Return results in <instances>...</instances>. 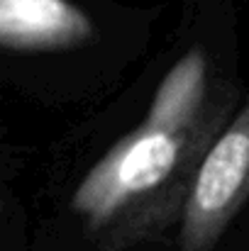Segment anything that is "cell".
Returning <instances> with one entry per match:
<instances>
[{"label": "cell", "instance_id": "obj_3", "mask_svg": "<svg viewBox=\"0 0 249 251\" xmlns=\"http://www.w3.org/2000/svg\"><path fill=\"white\" fill-rule=\"evenodd\" d=\"M93 34V20L71 0H0V44L7 51H66Z\"/></svg>", "mask_w": 249, "mask_h": 251}, {"label": "cell", "instance_id": "obj_2", "mask_svg": "<svg viewBox=\"0 0 249 251\" xmlns=\"http://www.w3.org/2000/svg\"><path fill=\"white\" fill-rule=\"evenodd\" d=\"M249 200V100L232 115L198 171L178 225L181 251H213Z\"/></svg>", "mask_w": 249, "mask_h": 251}, {"label": "cell", "instance_id": "obj_1", "mask_svg": "<svg viewBox=\"0 0 249 251\" xmlns=\"http://www.w3.org/2000/svg\"><path fill=\"white\" fill-rule=\"evenodd\" d=\"M235 115L230 83L200 47L162 78L137 129L120 137L71 195L93 251H130L181 225L198 171Z\"/></svg>", "mask_w": 249, "mask_h": 251}]
</instances>
